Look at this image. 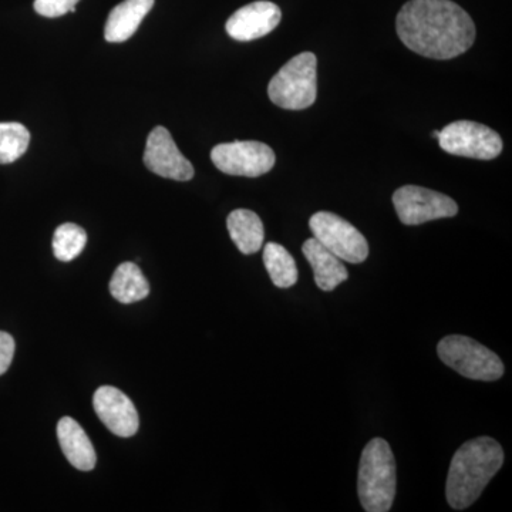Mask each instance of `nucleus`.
Instances as JSON below:
<instances>
[{
	"mask_svg": "<svg viewBox=\"0 0 512 512\" xmlns=\"http://www.w3.org/2000/svg\"><path fill=\"white\" fill-rule=\"evenodd\" d=\"M264 264L276 288L288 289L298 282V266L288 249L275 242L264 248Z\"/></svg>",
	"mask_w": 512,
	"mask_h": 512,
	"instance_id": "obj_18",
	"label": "nucleus"
},
{
	"mask_svg": "<svg viewBox=\"0 0 512 512\" xmlns=\"http://www.w3.org/2000/svg\"><path fill=\"white\" fill-rule=\"evenodd\" d=\"M15 356V340L6 332H0V376L8 372Z\"/></svg>",
	"mask_w": 512,
	"mask_h": 512,
	"instance_id": "obj_22",
	"label": "nucleus"
},
{
	"mask_svg": "<svg viewBox=\"0 0 512 512\" xmlns=\"http://www.w3.org/2000/svg\"><path fill=\"white\" fill-rule=\"evenodd\" d=\"M302 252L312 266L316 285L322 291H335L342 282L348 281L349 272L342 259L323 247L318 239H306Z\"/></svg>",
	"mask_w": 512,
	"mask_h": 512,
	"instance_id": "obj_13",
	"label": "nucleus"
},
{
	"mask_svg": "<svg viewBox=\"0 0 512 512\" xmlns=\"http://www.w3.org/2000/svg\"><path fill=\"white\" fill-rule=\"evenodd\" d=\"M211 160L224 174L237 177H261L274 168V150L259 141H234L211 151Z\"/></svg>",
	"mask_w": 512,
	"mask_h": 512,
	"instance_id": "obj_8",
	"label": "nucleus"
},
{
	"mask_svg": "<svg viewBox=\"0 0 512 512\" xmlns=\"http://www.w3.org/2000/svg\"><path fill=\"white\" fill-rule=\"evenodd\" d=\"M30 133L20 123H0V164L15 163L28 151Z\"/></svg>",
	"mask_w": 512,
	"mask_h": 512,
	"instance_id": "obj_20",
	"label": "nucleus"
},
{
	"mask_svg": "<svg viewBox=\"0 0 512 512\" xmlns=\"http://www.w3.org/2000/svg\"><path fill=\"white\" fill-rule=\"evenodd\" d=\"M57 439L64 457L80 471H92L96 467L97 456L92 441L83 427L72 417H63L57 424Z\"/></svg>",
	"mask_w": 512,
	"mask_h": 512,
	"instance_id": "obj_14",
	"label": "nucleus"
},
{
	"mask_svg": "<svg viewBox=\"0 0 512 512\" xmlns=\"http://www.w3.org/2000/svg\"><path fill=\"white\" fill-rule=\"evenodd\" d=\"M80 0H35V10L45 18H60L69 12H76Z\"/></svg>",
	"mask_w": 512,
	"mask_h": 512,
	"instance_id": "obj_21",
	"label": "nucleus"
},
{
	"mask_svg": "<svg viewBox=\"0 0 512 512\" xmlns=\"http://www.w3.org/2000/svg\"><path fill=\"white\" fill-rule=\"evenodd\" d=\"M93 407L104 426L116 436L133 437L140 426V419L133 402L113 386H101L93 397Z\"/></svg>",
	"mask_w": 512,
	"mask_h": 512,
	"instance_id": "obj_11",
	"label": "nucleus"
},
{
	"mask_svg": "<svg viewBox=\"0 0 512 512\" xmlns=\"http://www.w3.org/2000/svg\"><path fill=\"white\" fill-rule=\"evenodd\" d=\"M110 292L120 303L143 301L150 293V285L141 269L133 262H124L117 266L110 281Z\"/></svg>",
	"mask_w": 512,
	"mask_h": 512,
	"instance_id": "obj_17",
	"label": "nucleus"
},
{
	"mask_svg": "<svg viewBox=\"0 0 512 512\" xmlns=\"http://www.w3.org/2000/svg\"><path fill=\"white\" fill-rule=\"evenodd\" d=\"M229 237L245 255L256 254L264 245L265 229L254 211L235 210L228 215Z\"/></svg>",
	"mask_w": 512,
	"mask_h": 512,
	"instance_id": "obj_16",
	"label": "nucleus"
},
{
	"mask_svg": "<svg viewBox=\"0 0 512 512\" xmlns=\"http://www.w3.org/2000/svg\"><path fill=\"white\" fill-rule=\"evenodd\" d=\"M86 244V231L79 225L67 222L56 229L53 237V252L59 261L70 262L82 254Z\"/></svg>",
	"mask_w": 512,
	"mask_h": 512,
	"instance_id": "obj_19",
	"label": "nucleus"
},
{
	"mask_svg": "<svg viewBox=\"0 0 512 512\" xmlns=\"http://www.w3.org/2000/svg\"><path fill=\"white\" fill-rule=\"evenodd\" d=\"M144 164L151 173L175 181H190L194 177V167L178 150L170 131L158 126L147 138L144 151Z\"/></svg>",
	"mask_w": 512,
	"mask_h": 512,
	"instance_id": "obj_10",
	"label": "nucleus"
},
{
	"mask_svg": "<svg viewBox=\"0 0 512 512\" xmlns=\"http://www.w3.org/2000/svg\"><path fill=\"white\" fill-rule=\"evenodd\" d=\"M393 204L404 225H421L440 218L456 217L457 202L441 192L404 185L393 194Z\"/></svg>",
	"mask_w": 512,
	"mask_h": 512,
	"instance_id": "obj_9",
	"label": "nucleus"
},
{
	"mask_svg": "<svg viewBox=\"0 0 512 512\" xmlns=\"http://www.w3.org/2000/svg\"><path fill=\"white\" fill-rule=\"evenodd\" d=\"M437 353L444 365L467 379L495 382L504 375L500 357L468 336H446L440 340Z\"/></svg>",
	"mask_w": 512,
	"mask_h": 512,
	"instance_id": "obj_5",
	"label": "nucleus"
},
{
	"mask_svg": "<svg viewBox=\"0 0 512 512\" xmlns=\"http://www.w3.org/2000/svg\"><path fill=\"white\" fill-rule=\"evenodd\" d=\"M440 147L451 156L494 160L503 151V140L493 128L476 121H454L440 131Z\"/></svg>",
	"mask_w": 512,
	"mask_h": 512,
	"instance_id": "obj_6",
	"label": "nucleus"
},
{
	"mask_svg": "<svg viewBox=\"0 0 512 512\" xmlns=\"http://www.w3.org/2000/svg\"><path fill=\"white\" fill-rule=\"evenodd\" d=\"M433 136L439 138L440 131H433Z\"/></svg>",
	"mask_w": 512,
	"mask_h": 512,
	"instance_id": "obj_23",
	"label": "nucleus"
},
{
	"mask_svg": "<svg viewBox=\"0 0 512 512\" xmlns=\"http://www.w3.org/2000/svg\"><path fill=\"white\" fill-rule=\"evenodd\" d=\"M309 227L313 238L332 254L349 264H362L369 256V244L362 232L333 212L319 211L312 215Z\"/></svg>",
	"mask_w": 512,
	"mask_h": 512,
	"instance_id": "obj_7",
	"label": "nucleus"
},
{
	"mask_svg": "<svg viewBox=\"0 0 512 512\" xmlns=\"http://www.w3.org/2000/svg\"><path fill=\"white\" fill-rule=\"evenodd\" d=\"M316 66L318 59L311 52L292 57L269 83L268 96L272 103L285 110L313 106L318 96Z\"/></svg>",
	"mask_w": 512,
	"mask_h": 512,
	"instance_id": "obj_4",
	"label": "nucleus"
},
{
	"mask_svg": "<svg viewBox=\"0 0 512 512\" xmlns=\"http://www.w3.org/2000/svg\"><path fill=\"white\" fill-rule=\"evenodd\" d=\"M281 19L282 12L278 5L268 0H259L238 9L228 19L225 29L232 39L238 42H251L269 35L272 30L278 28Z\"/></svg>",
	"mask_w": 512,
	"mask_h": 512,
	"instance_id": "obj_12",
	"label": "nucleus"
},
{
	"mask_svg": "<svg viewBox=\"0 0 512 512\" xmlns=\"http://www.w3.org/2000/svg\"><path fill=\"white\" fill-rule=\"evenodd\" d=\"M503 464V447L491 437H477L464 443L448 468L446 497L450 507L461 511L476 503Z\"/></svg>",
	"mask_w": 512,
	"mask_h": 512,
	"instance_id": "obj_2",
	"label": "nucleus"
},
{
	"mask_svg": "<svg viewBox=\"0 0 512 512\" xmlns=\"http://www.w3.org/2000/svg\"><path fill=\"white\" fill-rule=\"evenodd\" d=\"M357 494L367 512L392 510L396 495V461L386 440L373 439L366 444L360 458Z\"/></svg>",
	"mask_w": 512,
	"mask_h": 512,
	"instance_id": "obj_3",
	"label": "nucleus"
},
{
	"mask_svg": "<svg viewBox=\"0 0 512 512\" xmlns=\"http://www.w3.org/2000/svg\"><path fill=\"white\" fill-rule=\"evenodd\" d=\"M154 2L156 0H124L111 10L104 28L107 42L123 43L130 39L153 9Z\"/></svg>",
	"mask_w": 512,
	"mask_h": 512,
	"instance_id": "obj_15",
	"label": "nucleus"
},
{
	"mask_svg": "<svg viewBox=\"0 0 512 512\" xmlns=\"http://www.w3.org/2000/svg\"><path fill=\"white\" fill-rule=\"evenodd\" d=\"M396 30L407 49L436 60L466 53L476 42V25L451 0H410L400 10Z\"/></svg>",
	"mask_w": 512,
	"mask_h": 512,
	"instance_id": "obj_1",
	"label": "nucleus"
}]
</instances>
